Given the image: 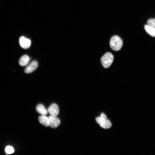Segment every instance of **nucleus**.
I'll use <instances>...</instances> for the list:
<instances>
[{
    "label": "nucleus",
    "mask_w": 155,
    "mask_h": 155,
    "mask_svg": "<svg viewBox=\"0 0 155 155\" xmlns=\"http://www.w3.org/2000/svg\"><path fill=\"white\" fill-rule=\"evenodd\" d=\"M123 43L121 38L117 36H114L111 39L110 45L111 48L115 51H118L121 49Z\"/></svg>",
    "instance_id": "1"
},
{
    "label": "nucleus",
    "mask_w": 155,
    "mask_h": 155,
    "mask_svg": "<svg viewBox=\"0 0 155 155\" xmlns=\"http://www.w3.org/2000/svg\"><path fill=\"white\" fill-rule=\"evenodd\" d=\"M114 57L113 55L110 53H106L101 59L102 64L105 68L109 67L113 61Z\"/></svg>",
    "instance_id": "2"
},
{
    "label": "nucleus",
    "mask_w": 155,
    "mask_h": 155,
    "mask_svg": "<svg viewBox=\"0 0 155 155\" xmlns=\"http://www.w3.org/2000/svg\"><path fill=\"white\" fill-rule=\"evenodd\" d=\"M49 126L52 128L55 129L58 127L60 123V120L56 116L51 115L49 117Z\"/></svg>",
    "instance_id": "3"
},
{
    "label": "nucleus",
    "mask_w": 155,
    "mask_h": 155,
    "mask_svg": "<svg viewBox=\"0 0 155 155\" xmlns=\"http://www.w3.org/2000/svg\"><path fill=\"white\" fill-rule=\"evenodd\" d=\"M47 111L51 115L57 116L59 113V107L56 104H53L49 107Z\"/></svg>",
    "instance_id": "4"
},
{
    "label": "nucleus",
    "mask_w": 155,
    "mask_h": 155,
    "mask_svg": "<svg viewBox=\"0 0 155 155\" xmlns=\"http://www.w3.org/2000/svg\"><path fill=\"white\" fill-rule=\"evenodd\" d=\"M19 44L21 47L24 49L28 48L30 46V40L24 37H22L19 39Z\"/></svg>",
    "instance_id": "5"
},
{
    "label": "nucleus",
    "mask_w": 155,
    "mask_h": 155,
    "mask_svg": "<svg viewBox=\"0 0 155 155\" xmlns=\"http://www.w3.org/2000/svg\"><path fill=\"white\" fill-rule=\"evenodd\" d=\"M38 65V63L36 61H33L26 68L25 72L27 74L32 73L37 68Z\"/></svg>",
    "instance_id": "6"
},
{
    "label": "nucleus",
    "mask_w": 155,
    "mask_h": 155,
    "mask_svg": "<svg viewBox=\"0 0 155 155\" xmlns=\"http://www.w3.org/2000/svg\"><path fill=\"white\" fill-rule=\"evenodd\" d=\"M39 120L40 123L42 125L46 127H48L49 126V117L45 115H42L39 117Z\"/></svg>",
    "instance_id": "7"
},
{
    "label": "nucleus",
    "mask_w": 155,
    "mask_h": 155,
    "mask_svg": "<svg viewBox=\"0 0 155 155\" xmlns=\"http://www.w3.org/2000/svg\"><path fill=\"white\" fill-rule=\"evenodd\" d=\"M30 59L27 55L22 56L20 59L19 63L21 66H24L27 65L29 63Z\"/></svg>",
    "instance_id": "8"
},
{
    "label": "nucleus",
    "mask_w": 155,
    "mask_h": 155,
    "mask_svg": "<svg viewBox=\"0 0 155 155\" xmlns=\"http://www.w3.org/2000/svg\"><path fill=\"white\" fill-rule=\"evenodd\" d=\"M37 112L42 115H46L47 113V110L45 107L42 104L38 105L36 108Z\"/></svg>",
    "instance_id": "9"
},
{
    "label": "nucleus",
    "mask_w": 155,
    "mask_h": 155,
    "mask_svg": "<svg viewBox=\"0 0 155 155\" xmlns=\"http://www.w3.org/2000/svg\"><path fill=\"white\" fill-rule=\"evenodd\" d=\"M144 28L146 32L150 36L155 37V28L148 25H145Z\"/></svg>",
    "instance_id": "10"
},
{
    "label": "nucleus",
    "mask_w": 155,
    "mask_h": 155,
    "mask_svg": "<svg viewBox=\"0 0 155 155\" xmlns=\"http://www.w3.org/2000/svg\"><path fill=\"white\" fill-rule=\"evenodd\" d=\"M100 125L103 129H108L111 127L112 125L110 121L109 120L106 119L102 122Z\"/></svg>",
    "instance_id": "11"
},
{
    "label": "nucleus",
    "mask_w": 155,
    "mask_h": 155,
    "mask_svg": "<svg viewBox=\"0 0 155 155\" xmlns=\"http://www.w3.org/2000/svg\"><path fill=\"white\" fill-rule=\"evenodd\" d=\"M106 119L107 117L106 115L104 113H102L100 117L96 118V120L97 123L100 125L102 122Z\"/></svg>",
    "instance_id": "12"
},
{
    "label": "nucleus",
    "mask_w": 155,
    "mask_h": 155,
    "mask_svg": "<svg viewBox=\"0 0 155 155\" xmlns=\"http://www.w3.org/2000/svg\"><path fill=\"white\" fill-rule=\"evenodd\" d=\"M5 151L7 154H11L14 152V149L12 146H8L5 148Z\"/></svg>",
    "instance_id": "13"
},
{
    "label": "nucleus",
    "mask_w": 155,
    "mask_h": 155,
    "mask_svg": "<svg viewBox=\"0 0 155 155\" xmlns=\"http://www.w3.org/2000/svg\"><path fill=\"white\" fill-rule=\"evenodd\" d=\"M148 25L155 28V18H151L147 22Z\"/></svg>",
    "instance_id": "14"
}]
</instances>
